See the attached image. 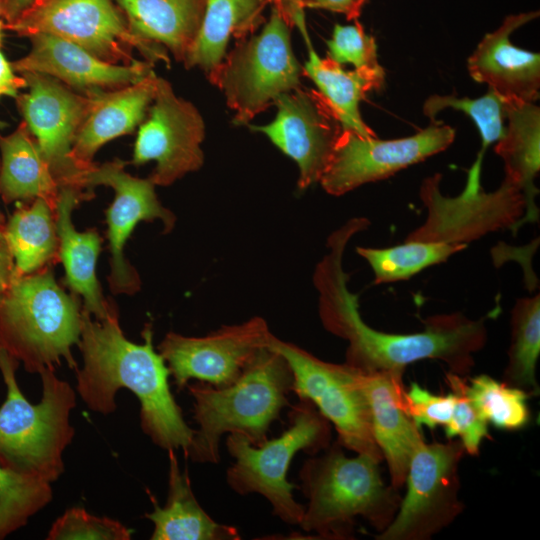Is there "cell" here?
Wrapping results in <instances>:
<instances>
[{
    "label": "cell",
    "instance_id": "cell-35",
    "mask_svg": "<svg viewBox=\"0 0 540 540\" xmlns=\"http://www.w3.org/2000/svg\"><path fill=\"white\" fill-rule=\"evenodd\" d=\"M446 108L464 112L469 116L481 136V153L505 133L506 100L489 89L479 98H459L455 95H432L423 105V113L434 121L435 116Z\"/></svg>",
    "mask_w": 540,
    "mask_h": 540
},
{
    "label": "cell",
    "instance_id": "cell-1",
    "mask_svg": "<svg viewBox=\"0 0 540 540\" xmlns=\"http://www.w3.org/2000/svg\"><path fill=\"white\" fill-rule=\"evenodd\" d=\"M367 227L365 218L355 217L334 231L327 240L329 252L313 277L324 328L348 342L344 363L364 373L403 376L408 365L431 359L445 363L451 373L469 376L475 366L474 354L488 340L489 315L471 319L462 312L437 314L423 321L422 331L408 334L382 332L364 322L358 295L347 287L343 256L350 239Z\"/></svg>",
    "mask_w": 540,
    "mask_h": 540
},
{
    "label": "cell",
    "instance_id": "cell-38",
    "mask_svg": "<svg viewBox=\"0 0 540 540\" xmlns=\"http://www.w3.org/2000/svg\"><path fill=\"white\" fill-rule=\"evenodd\" d=\"M327 47V57L340 65L350 63L355 69L384 70L378 63L374 37L366 34L357 20L354 25L336 24Z\"/></svg>",
    "mask_w": 540,
    "mask_h": 540
},
{
    "label": "cell",
    "instance_id": "cell-18",
    "mask_svg": "<svg viewBox=\"0 0 540 540\" xmlns=\"http://www.w3.org/2000/svg\"><path fill=\"white\" fill-rule=\"evenodd\" d=\"M126 163L120 159L95 164L83 174V184L91 191L97 185L113 188L115 197L106 211L107 238L111 253V273L108 283L114 294L132 295L140 289V279L124 256V246L140 221L160 219L165 232L173 229L175 215L159 202L155 185L149 178L141 179L128 174Z\"/></svg>",
    "mask_w": 540,
    "mask_h": 540
},
{
    "label": "cell",
    "instance_id": "cell-16",
    "mask_svg": "<svg viewBox=\"0 0 540 540\" xmlns=\"http://www.w3.org/2000/svg\"><path fill=\"white\" fill-rule=\"evenodd\" d=\"M272 336L266 321L253 317L202 337L169 332L158 351L179 390L191 379L224 387L240 377L255 355L269 345Z\"/></svg>",
    "mask_w": 540,
    "mask_h": 540
},
{
    "label": "cell",
    "instance_id": "cell-39",
    "mask_svg": "<svg viewBox=\"0 0 540 540\" xmlns=\"http://www.w3.org/2000/svg\"><path fill=\"white\" fill-rule=\"evenodd\" d=\"M403 401L408 415L419 428H444L453 413L455 394L452 391L446 395L434 394L417 382H411L409 388L404 389Z\"/></svg>",
    "mask_w": 540,
    "mask_h": 540
},
{
    "label": "cell",
    "instance_id": "cell-7",
    "mask_svg": "<svg viewBox=\"0 0 540 540\" xmlns=\"http://www.w3.org/2000/svg\"><path fill=\"white\" fill-rule=\"evenodd\" d=\"M288 415V428L279 437L259 445L239 433L228 435L226 447L234 462L226 471V481L239 495H262L275 516L287 524L299 525L305 507L293 496L297 486L288 481L289 466L299 451L311 456L327 448L332 432L330 422L308 400L299 399Z\"/></svg>",
    "mask_w": 540,
    "mask_h": 540
},
{
    "label": "cell",
    "instance_id": "cell-33",
    "mask_svg": "<svg viewBox=\"0 0 540 540\" xmlns=\"http://www.w3.org/2000/svg\"><path fill=\"white\" fill-rule=\"evenodd\" d=\"M464 391L478 414L497 429L517 431L530 422L528 400L532 396L520 388L479 374L465 378Z\"/></svg>",
    "mask_w": 540,
    "mask_h": 540
},
{
    "label": "cell",
    "instance_id": "cell-2",
    "mask_svg": "<svg viewBox=\"0 0 540 540\" xmlns=\"http://www.w3.org/2000/svg\"><path fill=\"white\" fill-rule=\"evenodd\" d=\"M78 344L83 367L76 369V390L89 410L103 415L113 413L116 394L126 388L140 403V427L145 435L164 450L181 448L186 453L195 430L184 420L168 383L169 369L152 343V328L142 331V344L129 341L119 325L112 303L102 320H93L82 308Z\"/></svg>",
    "mask_w": 540,
    "mask_h": 540
},
{
    "label": "cell",
    "instance_id": "cell-36",
    "mask_svg": "<svg viewBox=\"0 0 540 540\" xmlns=\"http://www.w3.org/2000/svg\"><path fill=\"white\" fill-rule=\"evenodd\" d=\"M466 377L448 372L446 381L455 394V404L450 422L444 427L448 440L458 438L466 454L477 456L485 438H490L489 424L478 414L464 391Z\"/></svg>",
    "mask_w": 540,
    "mask_h": 540
},
{
    "label": "cell",
    "instance_id": "cell-34",
    "mask_svg": "<svg viewBox=\"0 0 540 540\" xmlns=\"http://www.w3.org/2000/svg\"><path fill=\"white\" fill-rule=\"evenodd\" d=\"M52 498L50 483L0 465V540L24 527Z\"/></svg>",
    "mask_w": 540,
    "mask_h": 540
},
{
    "label": "cell",
    "instance_id": "cell-17",
    "mask_svg": "<svg viewBox=\"0 0 540 540\" xmlns=\"http://www.w3.org/2000/svg\"><path fill=\"white\" fill-rule=\"evenodd\" d=\"M276 118L264 126L249 125L265 134L299 167L301 190L318 182L327 168L343 130L336 114L321 95L302 87L281 94L274 102Z\"/></svg>",
    "mask_w": 540,
    "mask_h": 540
},
{
    "label": "cell",
    "instance_id": "cell-41",
    "mask_svg": "<svg viewBox=\"0 0 540 540\" xmlns=\"http://www.w3.org/2000/svg\"><path fill=\"white\" fill-rule=\"evenodd\" d=\"M303 7L325 9L356 20L367 0H301Z\"/></svg>",
    "mask_w": 540,
    "mask_h": 540
},
{
    "label": "cell",
    "instance_id": "cell-6",
    "mask_svg": "<svg viewBox=\"0 0 540 540\" xmlns=\"http://www.w3.org/2000/svg\"><path fill=\"white\" fill-rule=\"evenodd\" d=\"M81 311L79 296L59 287L50 266L13 274L0 294V346L29 373L55 370L62 359L76 370L71 348L80 342Z\"/></svg>",
    "mask_w": 540,
    "mask_h": 540
},
{
    "label": "cell",
    "instance_id": "cell-45",
    "mask_svg": "<svg viewBox=\"0 0 540 540\" xmlns=\"http://www.w3.org/2000/svg\"><path fill=\"white\" fill-rule=\"evenodd\" d=\"M5 219L3 214L0 212V239L4 235Z\"/></svg>",
    "mask_w": 540,
    "mask_h": 540
},
{
    "label": "cell",
    "instance_id": "cell-8",
    "mask_svg": "<svg viewBox=\"0 0 540 540\" xmlns=\"http://www.w3.org/2000/svg\"><path fill=\"white\" fill-rule=\"evenodd\" d=\"M302 75L291 48L290 25L273 7L261 33L238 40L207 78L225 95L233 123L246 125L278 96L300 88Z\"/></svg>",
    "mask_w": 540,
    "mask_h": 540
},
{
    "label": "cell",
    "instance_id": "cell-3",
    "mask_svg": "<svg viewBox=\"0 0 540 540\" xmlns=\"http://www.w3.org/2000/svg\"><path fill=\"white\" fill-rule=\"evenodd\" d=\"M336 440L311 455L299 471L301 491L308 500L299 526L319 539L355 538L357 519L383 531L399 508V490L387 485L380 461L365 455L348 457Z\"/></svg>",
    "mask_w": 540,
    "mask_h": 540
},
{
    "label": "cell",
    "instance_id": "cell-31",
    "mask_svg": "<svg viewBox=\"0 0 540 540\" xmlns=\"http://www.w3.org/2000/svg\"><path fill=\"white\" fill-rule=\"evenodd\" d=\"M511 339L502 382L539 395L536 366L540 354V295L518 299L511 311Z\"/></svg>",
    "mask_w": 540,
    "mask_h": 540
},
{
    "label": "cell",
    "instance_id": "cell-32",
    "mask_svg": "<svg viewBox=\"0 0 540 540\" xmlns=\"http://www.w3.org/2000/svg\"><path fill=\"white\" fill-rule=\"evenodd\" d=\"M464 244L407 242L389 248L357 247L374 273L373 283L385 284L410 279L423 269L446 262L466 249Z\"/></svg>",
    "mask_w": 540,
    "mask_h": 540
},
{
    "label": "cell",
    "instance_id": "cell-9",
    "mask_svg": "<svg viewBox=\"0 0 540 540\" xmlns=\"http://www.w3.org/2000/svg\"><path fill=\"white\" fill-rule=\"evenodd\" d=\"M483 154L479 153L468 171L463 191L445 196L440 190L442 175L425 178L419 196L427 209L425 221L412 230L407 242H441L464 244L500 230L517 232L525 213V200L520 188L504 178L492 192L481 185Z\"/></svg>",
    "mask_w": 540,
    "mask_h": 540
},
{
    "label": "cell",
    "instance_id": "cell-13",
    "mask_svg": "<svg viewBox=\"0 0 540 540\" xmlns=\"http://www.w3.org/2000/svg\"><path fill=\"white\" fill-rule=\"evenodd\" d=\"M20 75L27 91L15 98L18 110L60 189L91 192L85 189L83 172L70 157L75 136L91 109V96L42 73Z\"/></svg>",
    "mask_w": 540,
    "mask_h": 540
},
{
    "label": "cell",
    "instance_id": "cell-46",
    "mask_svg": "<svg viewBox=\"0 0 540 540\" xmlns=\"http://www.w3.org/2000/svg\"><path fill=\"white\" fill-rule=\"evenodd\" d=\"M4 28V23L2 22L0 18V45H1V30Z\"/></svg>",
    "mask_w": 540,
    "mask_h": 540
},
{
    "label": "cell",
    "instance_id": "cell-28",
    "mask_svg": "<svg viewBox=\"0 0 540 540\" xmlns=\"http://www.w3.org/2000/svg\"><path fill=\"white\" fill-rule=\"evenodd\" d=\"M308 48V60L302 67L303 75L310 78L328 102L343 130L363 137H377L363 121L359 105L371 90L382 87L385 72L354 69L348 71L330 58H321L313 46Z\"/></svg>",
    "mask_w": 540,
    "mask_h": 540
},
{
    "label": "cell",
    "instance_id": "cell-29",
    "mask_svg": "<svg viewBox=\"0 0 540 540\" xmlns=\"http://www.w3.org/2000/svg\"><path fill=\"white\" fill-rule=\"evenodd\" d=\"M264 0H205L202 21L184 61L187 69L198 67L206 75L222 62L229 39L250 36L260 25Z\"/></svg>",
    "mask_w": 540,
    "mask_h": 540
},
{
    "label": "cell",
    "instance_id": "cell-24",
    "mask_svg": "<svg viewBox=\"0 0 540 540\" xmlns=\"http://www.w3.org/2000/svg\"><path fill=\"white\" fill-rule=\"evenodd\" d=\"M505 133L495 153L504 163V178L517 185L525 200V213L518 229L538 221L535 178L540 170V109L534 102L506 100Z\"/></svg>",
    "mask_w": 540,
    "mask_h": 540
},
{
    "label": "cell",
    "instance_id": "cell-30",
    "mask_svg": "<svg viewBox=\"0 0 540 540\" xmlns=\"http://www.w3.org/2000/svg\"><path fill=\"white\" fill-rule=\"evenodd\" d=\"M55 214L46 200L36 198L9 217L4 237L14 259V275H28L59 260Z\"/></svg>",
    "mask_w": 540,
    "mask_h": 540
},
{
    "label": "cell",
    "instance_id": "cell-27",
    "mask_svg": "<svg viewBox=\"0 0 540 540\" xmlns=\"http://www.w3.org/2000/svg\"><path fill=\"white\" fill-rule=\"evenodd\" d=\"M0 152L2 200L9 204L42 198L56 211L60 187L24 121L10 135L0 134Z\"/></svg>",
    "mask_w": 540,
    "mask_h": 540
},
{
    "label": "cell",
    "instance_id": "cell-14",
    "mask_svg": "<svg viewBox=\"0 0 540 540\" xmlns=\"http://www.w3.org/2000/svg\"><path fill=\"white\" fill-rule=\"evenodd\" d=\"M454 138L452 127L435 121L412 136L390 140L342 130L319 182L328 194L340 196L444 151Z\"/></svg>",
    "mask_w": 540,
    "mask_h": 540
},
{
    "label": "cell",
    "instance_id": "cell-20",
    "mask_svg": "<svg viewBox=\"0 0 540 540\" xmlns=\"http://www.w3.org/2000/svg\"><path fill=\"white\" fill-rule=\"evenodd\" d=\"M538 16V11L509 15L497 30L486 34L468 58L470 76L505 100H538L540 54L518 48L509 39Z\"/></svg>",
    "mask_w": 540,
    "mask_h": 540
},
{
    "label": "cell",
    "instance_id": "cell-42",
    "mask_svg": "<svg viewBox=\"0 0 540 540\" xmlns=\"http://www.w3.org/2000/svg\"><path fill=\"white\" fill-rule=\"evenodd\" d=\"M26 87L23 76L14 74L11 63L0 52V97L10 96L16 98L19 91Z\"/></svg>",
    "mask_w": 540,
    "mask_h": 540
},
{
    "label": "cell",
    "instance_id": "cell-11",
    "mask_svg": "<svg viewBox=\"0 0 540 540\" xmlns=\"http://www.w3.org/2000/svg\"><path fill=\"white\" fill-rule=\"evenodd\" d=\"M465 449L459 440L423 442L414 452L406 493L391 523L376 540H429L462 514L459 467Z\"/></svg>",
    "mask_w": 540,
    "mask_h": 540
},
{
    "label": "cell",
    "instance_id": "cell-37",
    "mask_svg": "<svg viewBox=\"0 0 540 540\" xmlns=\"http://www.w3.org/2000/svg\"><path fill=\"white\" fill-rule=\"evenodd\" d=\"M131 530L121 522L98 517L84 508L73 507L61 515L51 526L47 540H129Z\"/></svg>",
    "mask_w": 540,
    "mask_h": 540
},
{
    "label": "cell",
    "instance_id": "cell-12",
    "mask_svg": "<svg viewBox=\"0 0 540 540\" xmlns=\"http://www.w3.org/2000/svg\"><path fill=\"white\" fill-rule=\"evenodd\" d=\"M269 347L287 360L293 374L292 392L299 399L310 401L334 426L337 441L345 449L382 462L358 370L345 363L323 361L274 335Z\"/></svg>",
    "mask_w": 540,
    "mask_h": 540
},
{
    "label": "cell",
    "instance_id": "cell-25",
    "mask_svg": "<svg viewBox=\"0 0 540 540\" xmlns=\"http://www.w3.org/2000/svg\"><path fill=\"white\" fill-rule=\"evenodd\" d=\"M168 496L163 507L151 495L153 511L145 517L154 524L151 540H238V530L213 520L197 501L187 471L174 450H168Z\"/></svg>",
    "mask_w": 540,
    "mask_h": 540
},
{
    "label": "cell",
    "instance_id": "cell-23",
    "mask_svg": "<svg viewBox=\"0 0 540 540\" xmlns=\"http://www.w3.org/2000/svg\"><path fill=\"white\" fill-rule=\"evenodd\" d=\"M92 197V192L72 188L60 189L55 220L59 241L58 255L65 268V282L73 294L83 297V308L95 319L102 320L112 304L104 298L95 273L102 238L95 229L78 232L71 221V212L76 205Z\"/></svg>",
    "mask_w": 540,
    "mask_h": 540
},
{
    "label": "cell",
    "instance_id": "cell-44",
    "mask_svg": "<svg viewBox=\"0 0 540 540\" xmlns=\"http://www.w3.org/2000/svg\"><path fill=\"white\" fill-rule=\"evenodd\" d=\"M35 0H0V18L5 24L15 22Z\"/></svg>",
    "mask_w": 540,
    "mask_h": 540
},
{
    "label": "cell",
    "instance_id": "cell-15",
    "mask_svg": "<svg viewBox=\"0 0 540 540\" xmlns=\"http://www.w3.org/2000/svg\"><path fill=\"white\" fill-rule=\"evenodd\" d=\"M146 116L139 126L131 163L138 166L156 161L149 176L154 185L168 186L203 165V118L191 102L178 97L171 84L161 77L157 76Z\"/></svg>",
    "mask_w": 540,
    "mask_h": 540
},
{
    "label": "cell",
    "instance_id": "cell-5",
    "mask_svg": "<svg viewBox=\"0 0 540 540\" xmlns=\"http://www.w3.org/2000/svg\"><path fill=\"white\" fill-rule=\"evenodd\" d=\"M19 363L0 346V372L7 389L0 406V465L51 484L64 472L63 452L75 435L70 413L76 392L55 370L46 369L39 374L41 400L30 403L16 380Z\"/></svg>",
    "mask_w": 540,
    "mask_h": 540
},
{
    "label": "cell",
    "instance_id": "cell-19",
    "mask_svg": "<svg viewBox=\"0 0 540 540\" xmlns=\"http://www.w3.org/2000/svg\"><path fill=\"white\" fill-rule=\"evenodd\" d=\"M30 52L11 63L15 72H38L51 76L75 91L113 90L144 79L154 64L136 61L130 65L103 61L65 39L37 33L28 37Z\"/></svg>",
    "mask_w": 540,
    "mask_h": 540
},
{
    "label": "cell",
    "instance_id": "cell-43",
    "mask_svg": "<svg viewBox=\"0 0 540 540\" xmlns=\"http://www.w3.org/2000/svg\"><path fill=\"white\" fill-rule=\"evenodd\" d=\"M14 274V259L5 237L0 239V294L9 286Z\"/></svg>",
    "mask_w": 540,
    "mask_h": 540
},
{
    "label": "cell",
    "instance_id": "cell-40",
    "mask_svg": "<svg viewBox=\"0 0 540 540\" xmlns=\"http://www.w3.org/2000/svg\"><path fill=\"white\" fill-rule=\"evenodd\" d=\"M273 4V7L278 9L287 23L291 26H296L301 32L303 39L308 46L312 45L309 34L306 29L305 16L301 0H268Z\"/></svg>",
    "mask_w": 540,
    "mask_h": 540
},
{
    "label": "cell",
    "instance_id": "cell-21",
    "mask_svg": "<svg viewBox=\"0 0 540 540\" xmlns=\"http://www.w3.org/2000/svg\"><path fill=\"white\" fill-rule=\"evenodd\" d=\"M358 373L373 437L387 464L390 485L400 490L405 485L414 452L425 442L420 428L405 409L403 376L390 372Z\"/></svg>",
    "mask_w": 540,
    "mask_h": 540
},
{
    "label": "cell",
    "instance_id": "cell-10",
    "mask_svg": "<svg viewBox=\"0 0 540 540\" xmlns=\"http://www.w3.org/2000/svg\"><path fill=\"white\" fill-rule=\"evenodd\" d=\"M4 28L22 37L50 34L70 41L97 58L130 65L138 50L145 61H163L168 66L167 50L134 35L114 0H35L22 15Z\"/></svg>",
    "mask_w": 540,
    "mask_h": 540
},
{
    "label": "cell",
    "instance_id": "cell-22",
    "mask_svg": "<svg viewBox=\"0 0 540 540\" xmlns=\"http://www.w3.org/2000/svg\"><path fill=\"white\" fill-rule=\"evenodd\" d=\"M156 79L153 70L139 82L122 88L86 92L92 98V106L75 136L70 154L77 169L83 173L90 170L99 148L132 133L142 123L154 98Z\"/></svg>",
    "mask_w": 540,
    "mask_h": 540
},
{
    "label": "cell",
    "instance_id": "cell-4",
    "mask_svg": "<svg viewBox=\"0 0 540 540\" xmlns=\"http://www.w3.org/2000/svg\"><path fill=\"white\" fill-rule=\"evenodd\" d=\"M186 387L198 429L184 455L196 463L217 464L223 434H242L254 445L267 439L270 425L288 405L293 374L287 360L268 345L232 384L215 387L198 382Z\"/></svg>",
    "mask_w": 540,
    "mask_h": 540
},
{
    "label": "cell",
    "instance_id": "cell-26",
    "mask_svg": "<svg viewBox=\"0 0 540 540\" xmlns=\"http://www.w3.org/2000/svg\"><path fill=\"white\" fill-rule=\"evenodd\" d=\"M130 31L185 61L198 33L205 0H114Z\"/></svg>",
    "mask_w": 540,
    "mask_h": 540
}]
</instances>
